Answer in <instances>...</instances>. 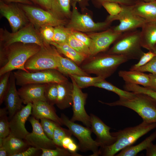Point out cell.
Returning <instances> with one entry per match:
<instances>
[{
	"instance_id": "1",
	"label": "cell",
	"mask_w": 156,
	"mask_h": 156,
	"mask_svg": "<svg viewBox=\"0 0 156 156\" xmlns=\"http://www.w3.org/2000/svg\"><path fill=\"white\" fill-rule=\"evenodd\" d=\"M41 47L32 43L17 42L0 47V76L15 70L28 72L25 68L27 61L38 52Z\"/></svg>"
},
{
	"instance_id": "2",
	"label": "cell",
	"mask_w": 156,
	"mask_h": 156,
	"mask_svg": "<svg viewBox=\"0 0 156 156\" xmlns=\"http://www.w3.org/2000/svg\"><path fill=\"white\" fill-rule=\"evenodd\" d=\"M156 128V122L143 121L133 127H126L116 132L111 133L116 138L113 144L100 148V155L114 156L124 148L132 145L139 138Z\"/></svg>"
},
{
	"instance_id": "3",
	"label": "cell",
	"mask_w": 156,
	"mask_h": 156,
	"mask_svg": "<svg viewBox=\"0 0 156 156\" xmlns=\"http://www.w3.org/2000/svg\"><path fill=\"white\" fill-rule=\"evenodd\" d=\"M128 60L122 55L106 53L86 59L80 67L88 74H94L105 79L111 76L120 65Z\"/></svg>"
},
{
	"instance_id": "4",
	"label": "cell",
	"mask_w": 156,
	"mask_h": 156,
	"mask_svg": "<svg viewBox=\"0 0 156 156\" xmlns=\"http://www.w3.org/2000/svg\"><path fill=\"white\" fill-rule=\"evenodd\" d=\"M99 101L110 106L125 107L136 112L143 121L148 122H156V101L146 94L135 93V96L130 99H119L111 103L99 100Z\"/></svg>"
},
{
	"instance_id": "5",
	"label": "cell",
	"mask_w": 156,
	"mask_h": 156,
	"mask_svg": "<svg viewBox=\"0 0 156 156\" xmlns=\"http://www.w3.org/2000/svg\"><path fill=\"white\" fill-rule=\"evenodd\" d=\"M106 52L122 55L128 60H139L144 52L142 50L140 30L137 29L122 33Z\"/></svg>"
},
{
	"instance_id": "6",
	"label": "cell",
	"mask_w": 156,
	"mask_h": 156,
	"mask_svg": "<svg viewBox=\"0 0 156 156\" xmlns=\"http://www.w3.org/2000/svg\"><path fill=\"white\" fill-rule=\"evenodd\" d=\"M0 34V47H5L17 42L35 44L41 47L50 44L44 41L39 30L30 22L15 32L1 28Z\"/></svg>"
},
{
	"instance_id": "7",
	"label": "cell",
	"mask_w": 156,
	"mask_h": 156,
	"mask_svg": "<svg viewBox=\"0 0 156 156\" xmlns=\"http://www.w3.org/2000/svg\"><path fill=\"white\" fill-rule=\"evenodd\" d=\"M60 118L63 125L67 127L72 134L79 141L78 149L83 152L91 151L92 154L90 156H98L100 155V144L92 138V130L90 128L84 127L71 121L63 113Z\"/></svg>"
},
{
	"instance_id": "8",
	"label": "cell",
	"mask_w": 156,
	"mask_h": 156,
	"mask_svg": "<svg viewBox=\"0 0 156 156\" xmlns=\"http://www.w3.org/2000/svg\"><path fill=\"white\" fill-rule=\"evenodd\" d=\"M13 73L16 85L21 86L29 84L58 83L68 80L64 75L56 69L33 72L18 70Z\"/></svg>"
},
{
	"instance_id": "9",
	"label": "cell",
	"mask_w": 156,
	"mask_h": 156,
	"mask_svg": "<svg viewBox=\"0 0 156 156\" xmlns=\"http://www.w3.org/2000/svg\"><path fill=\"white\" fill-rule=\"evenodd\" d=\"M51 45L41 47L38 52L29 58L25 64V69L30 72L49 69L57 70L56 49L53 46Z\"/></svg>"
},
{
	"instance_id": "10",
	"label": "cell",
	"mask_w": 156,
	"mask_h": 156,
	"mask_svg": "<svg viewBox=\"0 0 156 156\" xmlns=\"http://www.w3.org/2000/svg\"><path fill=\"white\" fill-rule=\"evenodd\" d=\"M19 6L24 11L29 22L38 30L45 26L55 27L64 25L65 23L63 20L52 11L29 5L20 4Z\"/></svg>"
},
{
	"instance_id": "11",
	"label": "cell",
	"mask_w": 156,
	"mask_h": 156,
	"mask_svg": "<svg viewBox=\"0 0 156 156\" xmlns=\"http://www.w3.org/2000/svg\"><path fill=\"white\" fill-rule=\"evenodd\" d=\"M77 2L72 3L70 20L66 27L71 30L83 32H91L106 30L111 23L106 21L96 23L88 15L81 14L77 8Z\"/></svg>"
},
{
	"instance_id": "12",
	"label": "cell",
	"mask_w": 156,
	"mask_h": 156,
	"mask_svg": "<svg viewBox=\"0 0 156 156\" xmlns=\"http://www.w3.org/2000/svg\"><path fill=\"white\" fill-rule=\"evenodd\" d=\"M121 5L122 8L121 12L114 16L109 15L105 20L110 23L115 20L119 21L118 25L112 28L113 31L117 33H122L141 28L146 21L130 11L126 5Z\"/></svg>"
},
{
	"instance_id": "13",
	"label": "cell",
	"mask_w": 156,
	"mask_h": 156,
	"mask_svg": "<svg viewBox=\"0 0 156 156\" xmlns=\"http://www.w3.org/2000/svg\"><path fill=\"white\" fill-rule=\"evenodd\" d=\"M70 77L73 85V116L70 119L73 122H81L86 127H91V117L86 112L85 106L88 94L84 93L71 77Z\"/></svg>"
},
{
	"instance_id": "14",
	"label": "cell",
	"mask_w": 156,
	"mask_h": 156,
	"mask_svg": "<svg viewBox=\"0 0 156 156\" xmlns=\"http://www.w3.org/2000/svg\"><path fill=\"white\" fill-rule=\"evenodd\" d=\"M29 120L31 125L32 131L24 139L27 144L29 146L41 150L55 148L57 146L45 134L38 120L32 116L29 117Z\"/></svg>"
},
{
	"instance_id": "15",
	"label": "cell",
	"mask_w": 156,
	"mask_h": 156,
	"mask_svg": "<svg viewBox=\"0 0 156 156\" xmlns=\"http://www.w3.org/2000/svg\"><path fill=\"white\" fill-rule=\"evenodd\" d=\"M0 12L8 21L12 32L17 31L29 23L23 10L15 4L6 3L1 1Z\"/></svg>"
},
{
	"instance_id": "16",
	"label": "cell",
	"mask_w": 156,
	"mask_h": 156,
	"mask_svg": "<svg viewBox=\"0 0 156 156\" xmlns=\"http://www.w3.org/2000/svg\"><path fill=\"white\" fill-rule=\"evenodd\" d=\"M122 34L115 32L111 28L101 32L88 34V35L91 40L89 47L90 57L106 51Z\"/></svg>"
},
{
	"instance_id": "17",
	"label": "cell",
	"mask_w": 156,
	"mask_h": 156,
	"mask_svg": "<svg viewBox=\"0 0 156 156\" xmlns=\"http://www.w3.org/2000/svg\"><path fill=\"white\" fill-rule=\"evenodd\" d=\"M32 103H29L23 106L9 120L10 134L24 139L29 133L26 129L25 123L31 114Z\"/></svg>"
},
{
	"instance_id": "18",
	"label": "cell",
	"mask_w": 156,
	"mask_h": 156,
	"mask_svg": "<svg viewBox=\"0 0 156 156\" xmlns=\"http://www.w3.org/2000/svg\"><path fill=\"white\" fill-rule=\"evenodd\" d=\"M90 116V128L96 136V141L100 145V147L109 146L114 143L116 138L110 132L111 128L94 114L91 113Z\"/></svg>"
},
{
	"instance_id": "19",
	"label": "cell",
	"mask_w": 156,
	"mask_h": 156,
	"mask_svg": "<svg viewBox=\"0 0 156 156\" xmlns=\"http://www.w3.org/2000/svg\"><path fill=\"white\" fill-rule=\"evenodd\" d=\"M16 79L13 73L11 71L9 79V87L4 101L8 112L9 120L23 107V101L16 87Z\"/></svg>"
},
{
	"instance_id": "20",
	"label": "cell",
	"mask_w": 156,
	"mask_h": 156,
	"mask_svg": "<svg viewBox=\"0 0 156 156\" xmlns=\"http://www.w3.org/2000/svg\"><path fill=\"white\" fill-rule=\"evenodd\" d=\"M46 84H29L22 86L18 90L23 103L27 104L37 101H47L44 96Z\"/></svg>"
},
{
	"instance_id": "21",
	"label": "cell",
	"mask_w": 156,
	"mask_h": 156,
	"mask_svg": "<svg viewBox=\"0 0 156 156\" xmlns=\"http://www.w3.org/2000/svg\"><path fill=\"white\" fill-rule=\"evenodd\" d=\"M126 6L130 11L146 22H156V0L148 2L137 0L134 5Z\"/></svg>"
},
{
	"instance_id": "22",
	"label": "cell",
	"mask_w": 156,
	"mask_h": 156,
	"mask_svg": "<svg viewBox=\"0 0 156 156\" xmlns=\"http://www.w3.org/2000/svg\"><path fill=\"white\" fill-rule=\"evenodd\" d=\"M31 115L38 120L47 118L56 122L60 126L63 125L61 119L57 115L53 106L47 101H39L33 103Z\"/></svg>"
},
{
	"instance_id": "23",
	"label": "cell",
	"mask_w": 156,
	"mask_h": 156,
	"mask_svg": "<svg viewBox=\"0 0 156 156\" xmlns=\"http://www.w3.org/2000/svg\"><path fill=\"white\" fill-rule=\"evenodd\" d=\"M58 94L56 104L58 108L63 110L73 104V85L68 80L57 84Z\"/></svg>"
},
{
	"instance_id": "24",
	"label": "cell",
	"mask_w": 156,
	"mask_h": 156,
	"mask_svg": "<svg viewBox=\"0 0 156 156\" xmlns=\"http://www.w3.org/2000/svg\"><path fill=\"white\" fill-rule=\"evenodd\" d=\"M55 55L58 63L57 70L64 75H71L90 76L76 64L67 57H62L56 49Z\"/></svg>"
},
{
	"instance_id": "25",
	"label": "cell",
	"mask_w": 156,
	"mask_h": 156,
	"mask_svg": "<svg viewBox=\"0 0 156 156\" xmlns=\"http://www.w3.org/2000/svg\"><path fill=\"white\" fill-rule=\"evenodd\" d=\"M141 28L142 47L152 51L156 45V22H146Z\"/></svg>"
},
{
	"instance_id": "26",
	"label": "cell",
	"mask_w": 156,
	"mask_h": 156,
	"mask_svg": "<svg viewBox=\"0 0 156 156\" xmlns=\"http://www.w3.org/2000/svg\"><path fill=\"white\" fill-rule=\"evenodd\" d=\"M119 76L122 78L125 83L141 85L149 88L151 80L149 74L136 70H121L118 73Z\"/></svg>"
},
{
	"instance_id": "27",
	"label": "cell",
	"mask_w": 156,
	"mask_h": 156,
	"mask_svg": "<svg viewBox=\"0 0 156 156\" xmlns=\"http://www.w3.org/2000/svg\"><path fill=\"white\" fill-rule=\"evenodd\" d=\"M1 146L6 149L8 156H14L25 150L29 146L24 140L10 134L3 138Z\"/></svg>"
},
{
	"instance_id": "28",
	"label": "cell",
	"mask_w": 156,
	"mask_h": 156,
	"mask_svg": "<svg viewBox=\"0 0 156 156\" xmlns=\"http://www.w3.org/2000/svg\"><path fill=\"white\" fill-rule=\"evenodd\" d=\"M49 44L54 46L58 52L63 54L80 66L86 59L83 55L79 53L67 43H59L51 42Z\"/></svg>"
},
{
	"instance_id": "29",
	"label": "cell",
	"mask_w": 156,
	"mask_h": 156,
	"mask_svg": "<svg viewBox=\"0 0 156 156\" xmlns=\"http://www.w3.org/2000/svg\"><path fill=\"white\" fill-rule=\"evenodd\" d=\"M156 139V130L139 144L128 146L122 149L116 156H135L141 151L146 150Z\"/></svg>"
},
{
	"instance_id": "30",
	"label": "cell",
	"mask_w": 156,
	"mask_h": 156,
	"mask_svg": "<svg viewBox=\"0 0 156 156\" xmlns=\"http://www.w3.org/2000/svg\"><path fill=\"white\" fill-rule=\"evenodd\" d=\"M93 86L105 89L112 91L118 95L119 99H129L133 98L135 93L123 90L116 87L104 79L95 83Z\"/></svg>"
},
{
	"instance_id": "31",
	"label": "cell",
	"mask_w": 156,
	"mask_h": 156,
	"mask_svg": "<svg viewBox=\"0 0 156 156\" xmlns=\"http://www.w3.org/2000/svg\"><path fill=\"white\" fill-rule=\"evenodd\" d=\"M69 77H72L77 86L81 89L93 86L96 83L105 79L101 76H97L92 77L90 76L74 75H70Z\"/></svg>"
},
{
	"instance_id": "32",
	"label": "cell",
	"mask_w": 156,
	"mask_h": 156,
	"mask_svg": "<svg viewBox=\"0 0 156 156\" xmlns=\"http://www.w3.org/2000/svg\"><path fill=\"white\" fill-rule=\"evenodd\" d=\"M52 11L60 17L70 16V0H54Z\"/></svg>"
},
{
	"instance_id": "33",
	"label": "cell",
	"mask_w": 156,
	"mask_h": 156,
	"mask_svg": "<svg viewBox=\"0 0 156 156\" xmlns=\"http://www.w3.org/2000/svg\"><path fill=\"white\" fill-rule=\"evenodd\" d=\"M67 43L77 51L84 56L86 58L90 57L89 47L77 39L71 33L68 37Z\"/></svg>"
},
{
	"instance_id": "34",
	"label": "cell",
	"mask_w": 156,
	"mask_h": 156,
	"mask_svg": "<svg viewBox=\"0 0 156 156\" xmlns=\"http://www.w3.org/2000/svg\"><path fill=\"white\" fill-rule=\"evenodd\" d=\"M8 112L5 107L0 109V138H4L10 133Z\"/></svg>"
},
{
	"instance_id": "35",
	"label": "cell",
	"mask_w": 156,
	"mask_h": 156,
	"mask_svg": "<svg viewBox=\"0 0 156 156\" xmlns=\"http://www.w3.org/2000/svg\"><path fill=\"white\" fill-rule=\"evenodd\" d=\"M58 83H47L44 90V96L47 101L52 105H56L58 94Z\"/></svg>"
},
{
	"instance_id": "36",
	"label": "cell",
	"mask_w": 156,
	"mask_h": 156,
	"mask_svg": "<svg viewBox=\"0 0 156 156\" xmlns=\"http://www.w3.org/2000/svg\"><path fill=\"white\" fill-rule=\"evenodd\" d=\"M71 33V30L63 25L54 27V33L53 41L57 43H67L68 37Z\"/></svg>"
},
{
	"instance_id": "37",
	"label": "cell",
	"mask_w": 156,
	"mask_h": 156,
	"mask_svg": "<svg viewBox=\"0 0 156 156\" xmlns=\"http://www.w3.org/2000/svg\"><path fill=\"white\" fill-rule=\"evenodd\" d=\"M124 88L125 90L128 91L146 94L156 101V91L148 88L141 86L138 85L129 83H125Z\"/></svg>"
},
{
	"instance_id": "38",
	"label": "cell",
	"mask_w": 156,
	"mask_h": 156,
	"mask_svg": "<svg viewBox=\"0 0 156 156\" xmlns=\"http://www.w3.org/2000/svg\"><path fill=\"white\" fill-rule=\"evenodd\" d=\"M72 135L69 129L64 128L58 125L54 129L52 140L57 146L62 147V142L63 139L66 136L71 137Z\"/></svg>"
},
{
	"instance_id": "39",
	"label": "cell",
	"mask_w": 156,
	"mask_h": 156,
	"mask_svg": "<svg viewBox=\"0 0 156 156\" xmlns=\"http://www.w3.org/2000/svg\"><path fill=\"white\" fill-rule=\"evenodd\" d=\"M41 156H75L66 149L57 146L54 149L42 148Z\"/></svg>"
},
{
	"instance_id": "40",
	"label": "cell",
	"mask_w": 156,
	"mask_h": 156,
	"mask_svg": "<svg viewBox=\"0 0 156 156\" xmlns=\"http://www.w3.org/2000/svg\"><path fill=\"white\" fill-rule=\"evenodd\" d=\"M11 71L7 72L0 76V105L4 101L9 87V79Z\"/></svg>"
},
{
	"instance_id": "41",
	"label": "cell",
	"mask_w": 156,
	"mask_h": 156,
	"mask_svg": "<svg viewBox=\"0 0 156 156\" xmlns=\"http://www.w3.org/2000/svg\"><path fill=\"white\" fill-rule=\"evenodd\" d=\"M40 120V124L45 134L49 138L52 140L55 128L59 125L48 119L43 118Z\"/></svg>"
},
{
	"instance_id": "42",
	"label": "cell",
	"mask_w": 156,
	"mask_h": 156,
	"mask_svg": "<svg viewBox=\"0 0 156 156\" xmlns=\"http://www.w3.org/2000/svg\"><path fill=\"white\" fill-rule=\"evenodd\" d=\"M156 55L152 51L144 52L137 63L133 65L129 69L130 70H135L137 68L144 66L150 61Z\"/></svg>"
},
{
	"instance_id": "43",
	"label": "cell",
	"mask_w": 156,
	"mask_h": 156,
	"mask_svg": "<svg viewBox=\"0 0 156 156\" xmlns=\"http://www.w3.org/2000/svg\"><path fill=\"white\" fill-rule=\"evenodd\" d=\"M38 30L45 42L49 44L50 42L53 41L54 27L51 26H45L41 27Z\"/></svg>"
},
{
	"instance_id": "44",
	"label": "cell",
	"mask_w": 156,
	"mask_h": 156,
	"mask_svg": "<svg viewBox=\"0 0 156 156\" xmlns=\"http://www.w3.org/2000/svg\"><path fill=\"white\" fill-rule=\"evenodd\" d=\"M102 6L112 16L119 14L122 10V8L120 4L115 2H105L103 3Z\"/></svg>"
},
{
	"instance_id": "45",
	"label": "cell",
	"mask_w": 156,
	"mask_h": 156,
	"mask_svg": "<svg viewBox=\"0 0 156 156\" xmlns=\"http://www.w3.org/2000/svg\"><path fill=\"white\" fill-rule=\"evenodd\" d=\"M135 70L142 72H148L151 73L156 74V56L148 63Z\"/></svg>"
},
{
	"instance_id": "46",
	"label": "cell",
	"mask_w": 156,
	"mask_h": 156,
	"mask_svg": "<svg viewBox=\"0 0 156 156\" xmlns=\"http://www.w3.org/2000/svg\"><path fill=\"white\" fill-rule=\"evenodd\" d=\"M71 34L78 40L83 43L89 47L91 43V38L81 32L71 30Z\"/></svg>"
},
{
	"instance_id": "47",
	"label": "cell",
	"mask_w": 156,
	"mask_h": 156,
	"mask_svg": "<svg viewBox=\"0 0 156 156\" xmlns=\"http://www.w3.org/2000/svg\"><path fill=\"white\" fill-rule=\"evenodd\" d=\"M99 6H102V3L105 2H114L120 5H131L135 4L137 0H94Z\"/></svg>"
},
{
	"instance_id": "48",
	"label": "cell",
	"mask_w": 156,
	"mask_h": 156,
	"mask_svg": "<svg viewBox=\"0 0 156 156\" xmlns=\"http://www.w3.org/2000/svg\"><path fill=\"white\" fill-rule=\"evenodd\" d=\"M47 10L52 11L54 0H30Z\"/></svg>"
},
{
	"instance_id": "49",
	"label": "cell",
	"mask_w": 156,
	"mask_h": 156,
	"mask_svg": "<svg viewBox=\"0 0 156 156\" xmlns=\"http://www.w3.org/2000/svg\"><path fill=\"white\" fill-rule=\"evenodd\" d=\"M41 149L33 146L29 147L25 151L14 156H32L36 155Z\"/></svg>"
},
{
	"instance_id": "50",
	"label": "cell",
	"mask_w": 156,
	"mask_h": 156,
	"mask_svg": "<svg viewBox=\"0 0 156 156\" xmlns=\"http://www.w3.org/2000/svg\"><path fill=\"white\" fill-rule=\"evenodd\" d=\"M146 156H156V144L151 143L146 149Z\"/></svg>"
},
{
	"instance_id": "51",
	"label": "cell",
	"mask_w": 156,
	"mask_h": 156,
	"mask_svg": "<svg viewBox=\"0 0 156 156\" xmlns=\"http://www.w3.org/2000/svg\"><path fill=\"white\" fill-rule=\"evenodd\" d=\"M151 80V86L149 89L156 91V74H149Z\"/></svg>"
},
{
	"instance_id": "52",
	"label": "cell",
	"mask_w": 156,
	"mask_h": 156,
	"mask_svg": "<svg viewBox=\"0 0 156 156\" xmlns=\"http://www.w3.org/2000/svg\"><path fill=\"white\" fill-rule=\"evenodd\" d=\"M73 141L71 137L66 136L63 139L62 142V147L66 149V148L69 144Z\"/></svg>"
},
{
	"instance_id": "53",
	"label": "cell",
	"mask_w": 156,
	"mask_h": 156,
	"mask_svg": "<svg viewBox=\"0 0 156 156\" xmlns=\"http://www.w3.org/2000/svg\"><path fill=\"white\" fill-rule=\"evenodd\" d=\"M8 2H15L26 5H31V2L29 0H5Z\"/></svg>"
},
{
	"instance_id": "54",
	"label": "cell",
	"mask_w": 156,
	"mask_h": 156,
	"mask_svg": "<svg viewBox=\"0 0 156 156\" xmlns=\"http://www.w3.org/2000/svg\"><path fill=\"white\" fill-rule=\"evenodd\" d=\"M8 156V154L6 149L2 146H0V156Z\"/></svg>"
},
{
	"instance_id": "55",
	"label": "cell",
	"mask_w": 156,
	"mask_h": 156,
	"mask_svg": "<svg viewBox=\"0 0 156 156\" xmlns=\"http://www.w3.org/2000/svg\"><path fill=\"white\" fill-rule=\"evenodd\" d=\"M73 1L76 2L80 4H84L86 2H87V0H73Z\"/></svg>"
},
{
	"instance_id": "56",
	"label": "cell",
	"mask_w": 156,
	"mask_h": 156,
	"mask_svg": "<svg viewBox=\"0 0 156 156\" xmlns=\"http://www.w3.org/2000/svg\"><path fill=\"white\" fill-rule=\"evenodd\" d=\"M152 51H153L155 53L156 55V45Z\"/></svg>"
},
{
	"instance_id": "57",
	"label": "cell",
	"mask_w": 156,
	"mask_h": 156,
	"mask_svg": "<svg viewBox=\"0 0 156 156\" xmlns=\"http://www.w3.org/2000/svg\"><path fill=\"white\" fill-rule=\"evenodd\" d=\"M143 0V1L145 2H148L151 1L153 0Z\"/></svg>"
}]
</instances>
